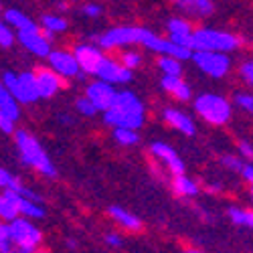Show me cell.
<instances>
[{"instance_id":"obj_1","label":"cell","mask_w":253,"mask_h":253,"mask_svg":"<svg viewBox=\"0 0 253 253\" xmlns=\"http://www.w3.org/2000/svg\"><path fill=\"white\" fill-rule=\"evenodd\" d=\"M43 243L45 233L33 219L16 217L0 229V253H37Z\"/></svg>"},{"instance_id":"obj_2","label":"cell","mask_w":253,"mask_h":253,"mask_svg":"<svg viewBox=\"0 0 253 253\" xmlns=\"http://www.w3.org/2000/svg\"><path fill=\"white\" fill-rule=\"evenodd\" d=\"M103 124L110 128H134L140 130L148 120L144 99L132 89H120L116 101L101 114Z\"/></svg>"},{"instance_id":"obj_3","label":"cell","mask_w":253,"mask_h":253,"mask_svg":"<svg viewBox=\"0 0 253 253\" xmlns=\"http://www.w3.org/2000/svg\"><path fill=\"white\" fill-rule=\"evenodd\" d=\"M12 140H14V150H16L20 164L27 166L29 170H33L35 174L43 176V178H55L57 176L55 162L51 160L43 142H41L31 130L16 128V132L12 134Z\"/></svg>"},{"instance_id":"obj_4","label":"cell","mask_w":253,"mask_h":253,"mask_svg":"<svg viewBox=\"0 0 253 253\" xmlns=\"http://www.w3.org/2000/svg\"><path fill=\"white\" fill-rule=\"evenodd\" d=\"M193 112L195 116L211 126V128H223L231 120H233V112L235 105L229 97H225L223 93H215V91H201L199 95L193 97Z\"/></svg>"},{"instance_id":"obj_5","label":"cell","mask_w":253,"mask_h":253,"mask_svg":"<svg viewBox=\"0 0 253 253\" xmlns=\"http://www.w3.org/2000/svg\"><path fill=\"white\" fill-rule=\"evenodd\" d=\"M243 49V37L217 27H197L193 37V51H217L233 55Z\"/></svg>"},{"instance_id":"obj_6","label":"cell","mask_w":253,"mask_h":253,"mask_svg":"<svg viewBox=\"0 0 253 253\" xmlns=\"http://www.w3.org/2000/svg\"><path fill=\"white\" fill-rule=\"evenodd\" d=\"M148 158L152 160V172L170 178L174 174H182L184 170V160L180 158V154L176 152L174 146H170L168 142L162 140H154L148 144Z\"/></svg>"},{"instance_id":"obj_7","label":"cell","mask_w":253,"mask_h":253,"mask_svg":"<svg viewBox=\"0 0 253 253\" xmlns=\"http://www.w3.org/2000/svg\"><path fill=\"white\" fill-rule=\"evenodd\" d=\"M142 29L144 27L140 25H114L110 29H105L103 33H99L97 39L93 41L105 53H118L128 47H140Z\"/></svg>"},{"instance_id":"obj_8","label":"cell","mask_w":253,"mask_h":253,"mask_svg":"<svg viewBox=\"0 0 253 253\" xmlns=\"http://www.w3.org/2000/svg\"><path fill=\"white\" fill-rule=\"evenodd\" d=\"M0 81L8 87V91L18 99L23 105H35L41 99L39 87H37V77L35 69H25V71H4Z\"/></svg>"},{"instance_id":"obj_9","label":"cell","mask_w":253,"mask_h":253,"mask_svg":"<svg viewBox=\"0 0 253 253\" xmlns=\"http://www.w3.org/2000/svg\"><path fill=\"white\" fill-rule=\"evenodd\" d=\"M191 61L197 71L209 79H225L233 71V59L227 53L217 51H193Z\"/></svg>"},{"instance_id":"obj_10","label":"cell","mask_w":253,"mask_h":253,"mask_svg":"<svg viewBox=\"0 0 253 253\" xmlns=\"http://www.w3.org/2000/svg\"><path fill=\"white\" fill-rule=\"evenodd\" d=\"M16 45H20L35 59H47L49 53L53 51V39L45 35L41 25H35L27 31L16 33Z\"/></svg>"},{"instance_id":"obj_11","label":"cell","mask_w":253,"mask_h":253,"mask_svg":"<svg viewBox=\"0 0 253 253\" xmlns=\"http://www.w3.org/2000/svg\"><path fill=\"white\" fill-rule=\"evenodd\" d=\"M45 61H47V65L53 71H57L65 81H75V79L85 77L77 63L73 49H69V47H53V51L49 53V57Z\"/></svg>"},{"instance_id":"obj_12","label":"cell","mask_w":253,"mask_h":253,"mask_svg":"<svg viewBox=\"0 0 253 253\" xmlns=\"http://www.w3.org/2000/svg\"><path fill=\"white\" fill-rule=\"evenodd\" d=\"M73 53L77 57V63H79V67L83 71V75H89V77H95L99 65H101V61L103 57L108 55L105 53L95 41H79V43H75L73 47Z\"/></svg>"},{"instance_id":"obj_13","label":"cell","mask_w":253,"mask_h":253,"mask_svg":"<svg viewBox=\"0 0 253 253\" xmlns=\"http://www.w3.org/2000/svg\"><path fill=\"white\" fill-rule=\"evenodd\" d=\"M118 91L120 89L116 85H112V83L103 79H97V77H91V81H87L85 87H83V95L95 105L99 114H103L116 101Z\"/></svg>"},{"instance_id":"obj_14","label":"cell","mask_w":253,"mask_h":253,"mask_svg":"<svg viewBox=\"0 0 253 253\" xmlns=\"http://www.w3.org/2000/svg\"><path fill=\"white\" fill-rule=\"evenodd\" d=\"M195 23L191 18H186L182 14L170 16L166 18L164 23V35L172 41V43L184 47V49H191L193 51V37H195Z\"/></svg>"},{"instance_id":"obj_15","label":"cell","mask_w":253,"mask_h":253,"mask_svg":"<svg viewBox=\"0 0 253 253\" xmlns=\"http://www.w3.org/2000/svg\"><path fill=\"white\" fill-rule=\"evenodd\" d=\"M160 120L168 126L170 130L186 136V138H193L197 134V120L195 116H191L188 112L174 108V105H164L160 110Z\"/></svg>"},{"instance_id":"obj_16","label":"cell","mask_w":253,"mask_h":253,"mask_svg":"<svg viewBox=\"0 0 253 253\" xmlns=\"http://www.w3.org/2000/svg\"><path fill=\"white\" fill-rule=\"evenodd\" d=\"M95 77L112 83V85H116V87H120V85H128V83L132 81V77H134V73L126 69L122 65V61L116 55L108 53V55L103 57L101 65H99V69L95 73Z\"/></svg>"},{"instance_id":"obj_17","label":"cell","mask_w":253,"mask_h":253,"mask_svg":"<svg viewBox=\"0 0 253 253\" xmlns=\"http://www.w3.org/2000/svg\"><path fill=\"white\" fill-rule=\"evenodd\" d=\"M35 77H37V87H39L41 99H53L67 87V81L63 79L57 71H53L49 65L37 67Z\"/></svg>"},{"instance_id":"obj_18","label":"cell","mask_w":253,"mask_h":253,"mask_svg":"<svg viewBox=\"0 0 253 253\" xmlns=\"http://www.w3.org/2000/svg\"><path fill=\"white\" fill-rule=\"evenodd\" d=\"M172 4L178 14L191 18L193 23H205V20L213 18L217 10L215 0H172Z\"/></svg>"},{"instance_id":"obj_19","label":"cell","mask_w":253,"mask_h":253,"mask_svg":"<svg viewBox=\"0 0 253 253\" xmlns=\"http://www.w3.org/2000/svg\"><path fill=\"white\" fill-rule=\"evenodd\" d=\"M108 217H110V221L116 225V229H120L122 233L138 235V233H142V229H144L142 219H140L136 213H132V211L124 209V207H120V205L108 207Z\"/></svg>"},{"instance_id":"obj_20","label":"cell","mask_w":253,"mask_h":253,"mask_svg":"<svg viewBox=\"0 0 253 253\" xmlns=\"http://www.w3.org/2000/svg\"><path fill=\"white\" fill-rule=\"evenodd\" d=\"M18 207H20V217H27L33 221H43L47 217V207L45 201L37 191H33L31 186H27L23 193L18 195Z\"/></svg>"},{"instance_id":"obj_21","label":"cell","mask_w":253,"mask_h":253,"mask_svg":"<svg viewBox=\"0 0 253 253\" xmlns=\"http://www.w3.org/2000/svg\"><path fill=\"white\" fill-rule=\"evenodd\" d=\"M160 89L178 103H191L195 97L191 83L184 79V75H162L160 77Z\"/></svg>"},{"instance_id":"obj_22","label":"cell","mask_w":253,"mask_h":253,"mask_svg":"<svg viewBox=\"0 0 253 253\" xmlns=\"http://www.w3.org/2000/svg\"><path fill=\"white\" fill-rule=\"evenodd\" d=\"M168 186H170V193L180 199V201H191V199H197L201 195V184L193 178V176H188L186 172L182 174H174L168 178Z\"/></svg>"},{"instance_id":"obj_23","label":"cell","mask_w":253,"mask_h":253,"mask_svg":"<svg viewBox=\"0 0 253 253\" xmlns=\"http://www.w3.org/2000/svg\"><path fill=\"white\" fill-rule=\"evenodd\" d=\"M39 25L45 31V35H49L51 39H57L69 31V18L61 12H45L39 18Z\"/></svg>"},{"instance_id":"obj_24","label":"cell","mask_w":253,"mask_h":253,"mask_svg":"<svg viewBox=\"0 0 253 253\" xmlns=\"http://www.w3.org/2000/svg\"><path fill=\"white\" fill-rule=\"evenodd\" d=\"M0 114L8 116L16 124L20 122V116H23V105L18 103V99L8 91V87L2 81H0Z\"/></svg>"},{"instance_id":"obj_25","label":"cell","mask_w":253,"mask_h":253,"mask_svg":"<svg viewBox=\"0 0 253 253\" xmlns=\"http://www.w3.org/2000/svg\"><path fill=\"white\" fill-rule=\"evenodd\" d=\"M16 217H20V207H18V195L0 191V221L10 223Z\"/></svg>"},{"instance_id":"obj_26","label":"cell","mask_w":253,"mask_h":253,"mask_svg":"<svg viewBox=\"0 0 253 253\" xmlns=\"http://www.w3.org/2000/svg\"><path fill=\"white\" fill-rule=\"evenodd\" d=\"M2 18L6 20V23H8L16 33L27 31V29L39 25L37 20H33L25 10H20V8H4V10H2Z\"/></svg>"},{"instance_id":"obj_27","label":"cell","mask_w":253,"mask_h":253,"mask_svg":"<svg viewBox=\"0 0 253 253\" xmlns=\"http://www.w3.org/2000/svg\"><path fill=\"white\" fill-rule=\"evenodd\" d=\"M116 57L122 61V65L128 71H140L144 67V49L140 47H128L116 53Z\"/></svg>"},{"instance_id":"obj_28","label":"cell","mask_w":253,"mask_h":253,"mask_svg":"<svg viewBox=\"0 0 253 253\" xmlns=\"http://www.w3.org/2000/svg\"><path fill=\"white\" fill-rule=\"evenodd\" d=\"M25 188H27V184H25L23 178H20L18 174H14L12 170H8V168L0 166V191L20 195Z\"/></svg>"},{"instance_id":"obj_29","label":"cell","mask_w":253,"mask_h":253,"mask_svg":"<svg viewBox=\"0 0 253 253\" xmlns=\"http://www.w3.org/2000/svg\"><path fill=\"white\" fill-rule=\"evenodd\" d=\"M227 217L229 221L237 225V227H245V229H253V205L251 207H229L227 209Z\"/></svg>"},{"instance_id":"obj_30","label":"cell","mask_w":253,"mask_h":253,"mask_svg":"<svg viewBox=\"0 0 253 253\" xmlns=\"http://www.w3.org/2000/svg\"><path fill=\"white\" fill-rule=\"evenodd\" d=\"M156 69L160 75H182L184 73V61L172 55H158L156 57Z\"/></svg>"},{"instance_id":"obj_31","label":"cell","mask_w":253,"mask_h":253,"mask_svg":"<svg viewBox=\"0 0 253 253\" xmlns=\"http://www.w3.org/2000/svg\"><path fill=\"white\" fill-rule=\"evenodd\" d=\"M112 140L120 146V148H134L140 144V130L134 128H114L112 130Z\"/></svg>"},{"instance_id":"obj_32","label":"cell","mask_w":253,"mask_h":253,"mask_svg":"<svg viewBox=\"0 0 253 253\" xmlns=\"http://www.w3.org/2000/svg\"><path fill=\"white\" fill-rule=\"evenodd\" d=\"M235 75L245 89H253V57H245L235 67Z\"/></svg>"},{"instance_id":"obj_33","label":"cell","mask_w":253,"mask_h":253,"mask_svg":"<svg viewBox=\"0 0 253 253\" xmlns=\"http://www.w3.org/2000/svg\"><path fill=\"white\" fill-rule=\"evenodd\" d=\"M231 101H233L235 110H239L241 114L253 118V89H241V91H237Z\"/></svg>"},{"instance_id":"obj_34","label":"cell","mask_w":253,"mask_h":253,"mask_svg":"<svg viewBox=\"0 0 253 253\" xmlns=\"http://www.w3.org/2000/svg\"><path fill=\"white\" fill-rule=\"evenodd\" d=\"M73 108H75V114L77 116H81V118H85V120H91V118H95V116H99V112H97V108L95 105L85 97V95H77L75 97V101H73Z\"/></svg>"},{"instance_id":"obj_35","label":"cell","mask_w":253,"mask_h":253,"mask_svg":"<svg viewBox=\"0 0 253 253\" xmlns=\"http://www.w3.org/2000/svg\"><path fill=\"white\" fill-rule=\"evenodd\" d=\"M219 164H221V168H225V170H229V172H241V168H243V164H245V160L237 154V152H225V154H221L219 156Z\"/></svg>"},{"instance_id":"obj_36","label":"cell","mask_w":253,"mask_h":253,"mask_svg":"<svg viewBox=\"0 0 253 253\" xmlns=\"http://www.w3.org/2000/svg\"><path fill=\"white\" fill-rule=\"evenodd\" d=\"M16 45V31L0 14V49H12Z\"/></svg>"},{"instance_id":"obj_37","label":"cell","mask_w":253,"mask_h":253,"mask_svg":"<svg viewBox=\"0 0 253 253\" xmlns=\"http://www.w3.org/2000/svg\"><path fill=\"white\" fill-rule=\"evenodd\" d=\"M79 14L83 18H87V20H97L105 14V6L99 4V2H83L79 6Z\"/></svg>"},{"instance_id":"obj_38","label":"cell","mask_w":253,"mask_h":253,"mask_svg":"<svg viewBox=\"0 0 253 253\" xmlns=\"http://www.w3.org/2000/svg\"><path fill=\"white\" fill-rule=\"evenodd\" d=\"M235 152H237L245 162H253V142L247 140V138L237 140V144H235Z\"/></svg>"},{"instance_id":"obj_39","label":"cell","mask_w":253,"mask_h":253,"mask_svg":"<svg viewBox=\"0 0 253 253\" xmlns=\"http://www.w3.org/2000/svg\"><path fill=\"white\" fill-rule=\"evenodd\" d=\"M103 243L110 249H120L124 247V233H120V229H112L103 235Z\"/></svg>"},{"instance_id":"obj_40","label":"cell","mask_w":253,"mask_h":253,"mask_svg":"<svg viewBox=\"0 0 253 253\" xmlns=\"http://www.w3.org/2000/svg\"><path fill=\"white\" fill-rule=\"evenodd\" d=\"M16 128H18V124H16L14 120H10V118L4 116V114H0V132L6 134V136H12V134L16 132Z\"/></svg>"},{"instance_id":"obj_41","label":"cell","mask_w":253,"mask_h":253,"mask_svg":"<svg viewBox=\"0 0 253 253\" xmlns=\"http://www.w3.org/2000/svg\"><path fill=\"white\" fill-rule=\"evenodd\" d=\"M55 120H57V124L65 126V128H71V126H75V116L69 114V112H59L55 116Z\"/></svg>"},{"instance_id":"obj_42","label":"cell","mask_w":253,"mask_h":253,"mask_svg":"<svg viewBox=\"0 0 253 253\" xmlns=\"http://www.w3.org/2000/svg\"><path fill=\"white\" fill-rule=\"evenodd\" d=\"M239 176H241L249 186H253V162H245V164H243Z\"/></svg>"},{"instance_id":"obj_43","label":"cell","mask_w":253,"mask_h":253,"mask_svg":"<svg viewBox=\"0 0 253 253\" xmlns=\"http://www.w3.org/2000/svg\"><path fill=\"white\" fill-rule=\"evenodd\" d=\"M79 247H81V243H79V239L77 237H65V249L67 251H79Z\"/></svg>"},{"instance_id":"obj_44","label":"cell","mask_w":253,"mask_h":253,"mask_svg":"<svg viewBox=\"0 0 253 253\" xmlns=\"http://www.w3.org/2000/svg\"><path fill=\"white\" fill-rule=\"evenodd\" d=\"M180 253H205L203 249H199V247H184Z\"/></svg>"},{"instance_id":"obj_45","label":"cell","mask_w":253,"mask_h":253,"mask_svg":"<svg viewBox=\"0 0 253 253\" xmlns=\"http://www.w3.org/2000/svg\"><path fill=\"white\" fill-rule=\"evenodd\" d=\"M247 197H249V203L253 205V186H249V188H247Z\"/></svg>"},{"instance_id":"obj_46","label":"cell","mask_w":253,"mask_h":253,"mask_svg":"<svg viewBox=\"0 0 253 253\" xmlns=\"http://www.w3.org/2000/svg\"><path fill=\"white\" fill-rule=\"evenodd\" d=\"M37 253H51V251H47V249H39Z\"/></svg>"},{"instance_id":"obj_47","label":"cell","mask_w":253,"mask_h":253,"mask_svg":"<svg viewBox=\"0 0 253 253\" xmlns=\"http://www.w3.org/2000/svg\"><path fill=\"white\" fill-rule=\"evenodd\" d=\"M2 10H4V8H2V2H0V14H2Z\"/></svg>"},{"instance_id":"obj_48","label":"cell","mask_w":253,"mask_h":253,"mask_svg":"<svg viewBox=\"0 0 253 253\" xmlns=\"http://www.w3.org/2000/svg\"><path fill=\"white\" fill-rule=\"evenodd\" d=\"M2 225H4V223H2V221H0V229H2Z\"/></svg>"}]
</instances>
